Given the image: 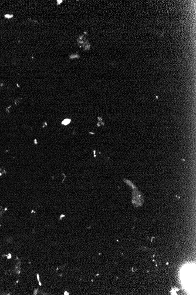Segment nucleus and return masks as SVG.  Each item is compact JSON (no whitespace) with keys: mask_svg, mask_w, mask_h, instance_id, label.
Listing matches in <instances>:
<instances>
[{"mask_svg":"<svg viewBox=\"0 0 196 295\" xmlns=\"http://www.w3.org/2000/svg\"><path fill=\"white\" fill-rule=\"evenodd\" d=\"M70 122H71V120L69 119H66V120L65 119L63 122H62V123H63V124H64V125H67L70 123Z\"/></svg>","mask_w":196,"mask_h":295,"instance_id":"f257e3e1","label":"nucleus"}]
</instances>
